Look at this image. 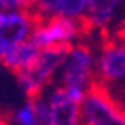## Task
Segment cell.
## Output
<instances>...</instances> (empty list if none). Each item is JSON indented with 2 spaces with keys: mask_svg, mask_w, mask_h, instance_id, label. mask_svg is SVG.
Masks as SVG:
<instances>
[{
  "mask_svg": "<svg viewBox=\"0 0 125 125\" xmlns=\"http://www.w3.org/2000/svg\"><path fill=\"white\" fill-rule=\"evenodd\" d=\"M17 125H37V112H36V99H28L21 104L13 114Z\"/></svg>",
  "mask_w": 125,
  "mask_h": 125,
  "instance_id": "11",
  "label": "cell"
},
{
  "mask_svg": "<svg viewBox=\"0 0 125 125\" xmlns=\"http://www.w3.org/2000/svg\"><path fill=\"white\" fill-rule=\"evenodd\" d=\"M39 52H41V47L37 43H34L32 39H28V41L13 47L11 51H8L0 62H2V65L6 69H10V71H13L17 75V73H21L22 69L30 67L32 63L36 62V58L39 56Z\"/></svg>",
  "mask_w": 125,
  "mask_h": 125,
  "instance_id": "10",
  "label": "cell"
},
{
  "mask_svg": "<svg viewBox=\"0 0 125 125\" xmlns=\"http://www.w3.org/2000/svg\"><path fill=\"white\" fill-rule=\"evenodd\" d=\"M34 0H0V11H17V10H30Z\"/></svg>",
  "mask_w": 125,
  "mask_h": 125,
  "instance_id": "12",
  "label": "cell"
},
{
  "mask_svg": "<svg viewBox=\"0 0 125 125\" xmlns=\"http://www.w3.org/2000/svg\"><path fill=\"white\" fill-rule=\"evenodd\" d=\"M97 82L108 90L125 88V37H112L101 43L95 65Z\"/></svg>",
  "mask_w": 125,
  "mask_h": 125,
  "instance_id": "4",
  "label": "cell"
},
{
  "mask_svg": "<svg viewBox=\"0 0 125 125\" xmlns=\"http://www.w3.org/2000/svg\"><path fill=\"white\" fill-rule=\"evenodd\" d=\"M0 125H10V121L6 120V118H4L2 114H0Z\"/></svg>",
  "mask_w": 125,
  "mask_h": 125,
  "instance_id": "14",
  "label": "cell"
},
{
  "mask_svg": "<svg viewBox=\"0 0 125 125\" xmlns=\"http://www.w3.org/2000/svg\"><path fill=\"white\" fill-rule=\"evenodd\" d=\"M37 21L28 10L0 11V60L8 51L28 41Z\"/></svg>",
  "mask_w": 125,
  "mask_h": 125,
  "instance_id": "6",
  "label": "cell"
},
{
  "mask_svg": "<svg viewBox=\"0 0 125 125\" xmlns=\"http://www.w3.org/2000/svg\"><path fill=\"white\" fill-rule=\"evenodd\" d=\"M110 94L116 97V101L121 104V108L125 110V88H118V90H110Z\"/></svg>",
  "mask_w": 125,
  "mask_h": 125,
  "instance_id": "13",
  "label": "cell"
},
{
  "mask_svg": "<svg viewBox=\"0 0 125 125\" xmlns=\"http://www.w3.org/2000/svg\"><path fill=\"white\" fill-rule=\"evenodd\" d=\"M47 103L51 110V125H82L80 104L71 99L60 84L49 92Z\"/></svg>",
  "mask_w": 125,
  "mask_h": 125,
  "instance_id": "8",
  "label": "cell"
},
{
  "mask_svg": "<svg viewBox=\"0 0 125 125\" xmlns=\"http://www.w3.org/2000/svg\"><path fill=\"white\" fill-rule=\"evenodd\" d=\"M69 52V47H47L41 49L39 56L30 67L22 69L21 73H17V80L28 95V99H37L43 95L45 86L51 84L54 75L60 73L65 56Z\"/></svg>",
  "mask_w": 125,
  "mask_h": 125,
  "instance_id": "1",
  "label": "cell"
},
{
  "mask_svg": "<svg viewBox=\"0 0 125 125\" xmlns=\"http://www.w3.org/2000/svg\"><path fill=\"white\" fill-rule=\"evenodd\" d=\"M125 11V0H88L84 24L90 30H104Z\"/></svg>",
  "mask_w": 125,
  "mask_h": 125,
  "instance_id": "9",
  "label": "cell"
},
{
  "mask_svg": "<svg viewBox=\"0 0 125 125\" xmlns=\"http://www.w3.org/2000/svg\"><path fill=\"white\" fill-rule=\"evenodd\" d=\"M80 110L82 125H125V110L110 90L99 82L88 90Z\"/></svg>",
  "mask_w": 125,
  "mask_h": 125,
  "instance_id": "3",
  "label": "cell"
},
{
  "mask_svg": "<svg viewBox=\"0 0 125 125\" xmlns=\"http://www.w3.org/2000/svg\"><path fill=\"white\" fill-rule=\"evenodd\" d=\"M88 0H34L30 13L37 22L49 19H75L84 21Z\"/></svg>",
  "mask_w": 125,
  "mask_h": 125,
  "instance_id": "7",
  "label": "cell"
},
{
  "mask_svg": "<svg viewBox=\"0 0 125 125\" xmlns=\"http://www.w3.org/2000/svg\"><path fill=\"white\" fill-rule=\"evenodd\" d=\"M88 32L84 21L75 19H49L37 22L32 32V41L41 49L47 47H71L80 41V37Z\"/></svg>",
  "mask_w": 125,
  "mask_h": 125,
  "instance_id": "5",
  "label": "cell"
},
{
  "mask_svg": "<svg viewBox=\"0 0 125 125\" xmlns=\"http://www.w3.org/2000/svg\"><path fill=\"white\" fill-rule=\"evenodd\" d=\"M95 65H97V54L88 43L78 41L71 45L65 62L60 69V86L80 88L88 92L97 82Z\"/></svg>",
  "mask_w": 125,
  "mask_h": 125,
  "instance_id": "2",
  "label": "cell"
}]
</instances>
